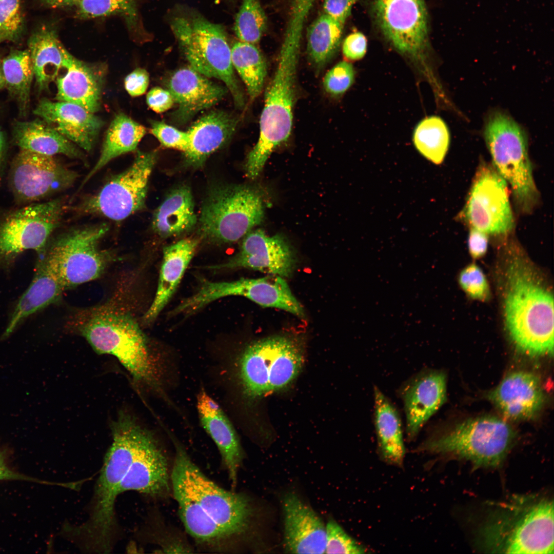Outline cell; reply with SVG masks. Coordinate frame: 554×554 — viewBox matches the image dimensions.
I'll use <instances>...</instances> for the list:
<instances>
[{"label": "cell", "mask_w": 554, "mask_h": 554, "mask_svg": "<svg viewBox=\"0 0 554 554\" xmlns=\"http://www.w3.org/2000/svg\"><path fill=\"white\" fill-rule=\"evenodd\" d=\"M238 123L234 116L222 111L210 112L199 118L187 131L189 143L184 152L187 162L193 166L201 165L230 139Z\"/></svg>", "instance_id": "30"}, {"label": "cell", "mask_w": 554, "mask_h": 554, "mask_svg": "<svg viewBox=\"0 0 554 554\" xmlns=\"http://www.w3.org/2000/svg\"><path fill=\"white\" fill-rule=\"evenodd\" d=\"M7 143L3 131L0 129V182L6 166Z\"/></svg>", "instance_id": "56"}, {"label": "cell", "mask_w": 554, "mask_h": 554, "mask_svg": "<svg viewBox=\"0 0 554 554\" xmlns=\"http://www.w3.org/2000/svg\"><path fill=\"white\" fill-rule=\"evenodd\" d=\"M511 263L504 303L509 335L528 355H553V295L523 260L516 258Z\"/></svg>", "instance_id": "3"}, {"label": "cell", "mask_w": 554, "mask_h": 554, "mask_svg": "<svg viewBox=\"0 0 554 554\" xmlns=\"http://www.w3.org/2000/svg\"><path fill=\"white\" fill-rule=\"evenodd\" d=\"M172 488L181 520L194 540L210 549L229 548L232 538L208 516L200 504L180 488Z\"/></svg>", "instance_id": "34"}, {"label": "cell", "mask_w": 554, "mask_h": 554, "mask_svg": "<svg viewBox=\"0 0 554 554\" xmlns=\"http://www.w3.org/2000/svg\"><path fill=\"white\" fill-rule=\"evenodd\" d=\"M516 438L505 420L493 416L467 420L451 429L430 435L421 450L454 456L477 467L493 468L503 463Z\"/></svg>", "instance_id": "8"}, {"label": "cell", "mask_w": 554, "mask_h": 554, "mask_svg": "<svg viewBox=\"0 0 554 554\" xmlns=\"http://www.w3.org/2000/svg\"><path fill=\"white\" fill-rule=\"evenodd\" d=\"M373 398L374 425L380 456L388 464L401 466L405 449L400 413L377 386H374Z\"/></svg>", "instance_id": "33"}, {"label": "cell", "mask_w": 554, "mask_h": 554, "mask_svg": "<svg viewBox=\"0 0 554 554\" xmlns=\"http://www.w3.org/2000/svg\"><path fill=\"white\" fill-rule=\"evenodd\" d=\"M6 87L16 103L19 115L25 117L29 110L31 89L34 75L27 49L11 50L2 60Z\"/></svg>", "instance_id": "37"}, {"label": "cell", "mask_w": 554, "mask_h": 554, "mask_svg": "<svg viewBox=\"0 0 554 554\" xmlns=\"http://www.w3.org/2000/svg\"><path fill=\"white\" fill-rule=\"evenodd\" d=\"M7 456L6 450L0 446V481L19 480L40 483H46L12 469L8 464Z\"/></svg>", "instance_id": "54"}, {"label": "cell", "mask_w": 554, "mask_h": 554, "mask_svg": "<svg viewBox=\"0 0 554 554\" xmlns=\"http://www.w3.org/2000/svg\"><path fill=\"white\" fill-rule=\"evenodd\" d=\"M5 41H6L5 38L3 36L0 35V44Z\"/></svg>", "instance_id": "58"}, {"label": "cell", "mask_w": 554, "mask_h": 554, "mask_svg": "<svg viewBox=\"0 0 554 554\" xmlns=\"http://www.w3.org/2000/svg\"><path fill=\"white\" fill-rule=\"evenodd\" d=\"M76 16L81 19L119 15L133 33L141 31L136 0H81L75 7Z\"/></svg>", "instance_id": "41"}, {"label": "cell", "mask_w": 554, "mask_h": 554, "mask_svg": "<svg viewBox=\"0 0 554 554\" xmlns=\"http://www.w3.org/2000/svg\"><path fill=\"white\" fill-rule=\"evenodd\" d=\"M77 176L53 156L19 150L11 164L9 185L17 203L30 204L69 187Z\"/></svg>", "instance_id": "18"}, {"label": "cell", "mask_w": 554, "mask_h": 554, "mask_svg": "<svg viewBox=\"0 0 554 554\" xmlns=\"http://www.w3.org/2000/svg\"><path fill=\"white\" fill-rule=\"evenodd\" d=\"M196 407L202 426L216 445L229 479L234 486L243 459L238 434L221 406L203 389L197 394Z\"/></svg>", "instance_id": "28"}, {"label": "cell", "mask_w": 554, "mask_h": 554, "mask_svg": "<svg viewBox=\"0 0 554 554\" xmlns=\"http://www.w3.org/2000/svg\"><path fill=\"white\" fill-rule=\"evenodd\" d=\"M81 0H40L45 6L52 8H63L75 6Z\"/></svg>", "instance_id": "55"}, {"label": "cell", "mask_w": 554, "mask_h": 554, "mask_svg": "<svg viewBox=\"0 0 554 554\" xmlns=\"http://www.w3.org/2000/svg\"><path fill=\"white\" fill-rule=\"evenodd\" d=\"M459 284L470 297L479 300H486L489 295L487 281L481 269L470 264L460 272Z\"/></svg>", "instance_id": "47"}, {"label": "cell", "mask_w": 554, "mask_h": 554, "mask_svg": "<svg viewBox=\"0 0 554 554\" xmlns=\"http://www.w3.org/2000/svg\"><path fill=\"white\" fill-rule=\"evenodd\" d=\"M484 136L492 165L510 185L517 209L529 213L538 205L539 193L525 131L504 112L494 111L486 120Z\"/></svg>", "instance_id": "5"}, {"label": "cell", "mask_w": 554, "mask_h": 554, "mask_svg": "<svg viewBox=\"0 0 554 554\" xmlns=\"http://www.w3.org/2000/svg\"><path fill=\"white\" fill-rule=\"evenodd\" d=\"M267 22L259 0H243L235 16L234 33L239 41L255 45L266 29Z\"/></svg>", "instance_id": "42"}, {"label": "cell", "mask_w": 554, "mask_h": 554, "mask_svg": "<svg viewBox=\"0 0 554 554\" xmlns=\"http://www.w3.org/2000/svg\"><path fill=\"white\" fill-rule=\"evenodd\" d=\"M488 243L487 234L474 228L470 227L468 247L472 257L477 259L483 256L487 251Z\"/></svg>", "instance_id": "53"}, {"label": "cell", "mask_w": 554, "mask_h": 554, "mask_svg": "<svg viewBox=\"0 0 554 554\" xmlns=\"http://www.w3.org/2000/svg\"><path fill=\"white\" fill-rule=\"evenodd\" d=\"M264 216L263 197L258 190L243 185L219 186L203 204L200 229L212 241L232 243L260 224Z\"/></svg>", "instance_id": "11"}, {"label": "cell", "mask_w": 554, "mask_h": 554, "mask_svg": "<svg viewBox=\"0 0 554 554\" xmlns=\"http://www.w3.org/2000/svg\"><path fill=\"white\" fill-rule=\"evenodd\" d=\"M60 199L32 203L11 210L0 218V266L8 264L25 251L43 253L62 219Z\"/></svg>", "instance_id": "13"}, {"label": "cell", "mask_w": 554, "mask_h": 554, "mask_svg": "<svg viewBox=\"0 0 554 554\" xmlns=\"http://www.w3.org/2000/svg\"><path fill=\"white\" fill-rule=\"evenodd\" d=\"M398 393L404 405L407 438L412 440L446 401V374L434 369L421 370L404 382Z\"/></svg>", "instance_id": "21"}, {"label": "cell", "mask_w": 554, "mask_h": 554, "mask_svg": "<svg viewBox=\"0 0 554 554\" xmlns=\"http://www.w3.org/2000/svg\"><path fill=\"white\" fill-rule=\"evenodd\" d=\"M198 243L196 239H185L164 248L157 288L153 302L144 315L145 323L153 322L167 305L191 261Z\"/></svg>", "instance_id": "31"}, {"label": "cell", "mask_w": 554, "mask_h": 554, "mask_svg": "<svg viewBox=\"0 0 554 554\" xmlns=\"http://www.w3.org/2000/svg\"><path fill=\"white\" fill-rule=\"evenodd\" d=\"M197 221L192 193L187 187L172 191L155 210L153 230L162 237L181 234L193 228Z\"/></svg>", "instance_id": "35"}, {"label": "cell", "mask_w": 554, "mask_h": 554, "mask_svg": "<svg viewBox=\"0 0 554 554\" xmlns=\"http://www.w3.org/2000/svg\"><path fill=\"white\" fill-rule=\"evenodd\" d=\"M2 60L0 59V91L5 89L6 83L3 74Z\"/></svg>", "instance_id": "57"}, {"label": "cell", "mask_w": 554, "mask_h": 554, "mask_svg": "<svg viewBox=\"0 0 554 554\" xmlns=\"http://www.w3.org/2000/svg\"><path fill=\"white\" fill-rule=\"evenodd\" d=\"M295 260L292 247L283 236H268L258 229L244 237L239 252L227 261L206 268L213 270L246 268L287 278L293 272Z\"/></svg>", "instance_id": "20"}, {"label": "cell", "mask_w": 554, "mask_h": 554, "mask_svg": "<svg viewBox=\"0 0 554 554\" xmlns=\"http://www.w3.org/2000/svg\"><path fill=\"white\" fill-rule=\"evenodd\" d=\"M27 46L36 89L39 93L47 91L58 76L69 52L60 40L57 29L53 25L39 26L30 36Z\"/></svg>", "instance_id": "29"}, {"label": "cell", "mask_w": 554, "mask_h": 554, "mask_svg": "<svg viewBox=\"0 0 554 554\" xmlns=\"http://www.w3.org/2000/svg\"><path fill=\"white\" fill-rule=\"evenodd\" d=\"M317 0H290L282 45L301 47L305 23Z\"/></svg>", "instance_id": "43"}, {"label": "cell", "mask_w": 554, "mask_h": 554, "mask_svg": "<svg viewBox=\"0 0 554 554\" xmlns=\"http://www.w3.org/2000/svg\"><path fill=\"white\" fill-rule=\"evenodd\" d=\"M326 526V553H364L366 549L351 537L334 520Z\"/></svg>", "instance_id": "45"}, {"label": "cell", "mask_w": 554, "mask_h": 554, "mask_svg": "<svg viewBox=\"0 0 554 554\" xmlns=\"http://www.w3.org/2000/svg\"><path fill=\"white\" fill-rule=\"evenodd\" d=\"M111 430L112 444L95 487L90 516L82 524L72 527L75 540L85 549L96 552H108L114 543L117 527L115 503L134 453L129 432L121 427Z\"/></svg>", "instance_id": "4"}, {"label": "cell", "mask_w": 554, "mask_h": 554, "mask_svg": "<svg viewBox=\"0 0 554 554\" xmlns=\"http://www.w3.org/2000/svg\"><path fill=\"white\" fill-rule=\"evenodd\" d=\"M171 28L189 66L208 78L222 81L235 106L242 108L244 94L234 74L231 47L222 26L196 14L174 17Z\"/></svg>", "instance_id": "7"}, {"label": "cell", "mask_w": 554, "mask_h": 554, "mask_svg": "<svg viewBox=\"0 0 554 554\" xmlns=\"http://www.w3.org/2000/svg\"><path fill=\"white\" fill-rule=\"evenodd\" d=\"M175 446L172 487L180 488L196 501L232 539L245 533L253 511L249 499L218 486L203 473L180 444Z\"/></svg>", "instance_id": "10"}, {"label": "cell", "mask_w": 554, "mask_h": 554, "mask_svg": "<svg viewBox=\"0 0 554 554\" xmlns=\"http://www.w3.org/2000/svg\"><path fill=\"white\" fill-rule=\"evenodd\" d=\"M284 544L292 553H323L326 526L315 512L293 492L283 500Z\"/></svg>", "instance_id": "23"}, {"label": "cell", "mask_w": 554, "mask_h": 554, "mask_svg": "<svg viewBox=\"0 0 554 554\" xmlns=\"http://www.w3.org/2000/svg\"><path fill=\"white\" fill-rule=\"evenodd\" d=\"M146 133L143 125L125 114L116 115L107 130L100 156L81 186L113 159L135 151Z\"/></svg>", "instance_id": "36"}, {"label": "cell", "mask_w": 554, "mask_h": 554, "mask_svg": "<svg viewBox=\"0 0 554 554\" xmlns=\"http://www.w3.org/2000/svg\"><path fill=\"white\" fill-rule=\"evenodd\" d=\"M299 54V51L280 49L276 71L265 91L259 137L245 165L250 179L260 174L271 153L291 134Z\"/></svg>", "instance_id": "6"}, {"label": "cell", "mask_w": 554, "mask_h": 554, "mask_svg": "<svg viewBox=\"0 0 554 554\" xmlns=\"http://www.w3.org/2000/svg\"><path fill=\"white\" fill-rule=\"evenodd\" d=\"M479 529L478 543L492 553H553V503L549 498L513 497L496 504Z\"/></svg>", "instance_id": "2"}, {"label": "cell", "mask_w": 554, "mask_h": 554, "mask_svg": "<svg viewBox=\"0 0 554 554\" xmlns=\"http://www.w3.org/2000/svg\"><path fill=\"white\" fill-rule=\"evenodd\" d=\"M151 133L164 147L173 148L185 152L188 147L187 132H184L164 122L153 121L151 124Z\"/></svg>", "instance_id": "48"}, {"label": "cell", "mask_w": 554, "mask_h": 554, "mask_svg": "<svg viewBox=\"0 0 554 554\" xmlns=\"http://www.w3.org/2000/svg\"><path fill=\"white\" fill-rule=\"evenodd\" d=\"M171 479L166 458L156 439L137 422L132 461L120 483L118 493L128 491L153 497L170 492Z\"/></svg>", "instance_id": "19"}, {"label": "cell", "mask_w": 554, "mask_h": 554, "mask_svg": "<svg viewBox=\"0 0 554 554\" xmlns=\"http://www.w3.org/2000/svg\"><path fill=\"white\" fill-rule=\"evenodd\" d=\"M12 136L19 150L50 156L62 154L74 159L84 157L76 145L39 117L15 121Z\"/></svg>", "instance_id": "32"}, {"label": "cell", "mask_w": 554, "mask_h": 554, "mask_svg": "<svg viewBox=\"0 0 554 554\" xmlns=\"http://www.w3.org/2000/svg\"><path fill=\"white\" fill-rule=\"evenodd\" d=\"M354 80L352 65L344 61L339 62L326 73L323 85L328 93L338 96L344 93L352 85Z\"/></svg>", "instance_id": "46"}, {"label": "cell", "mask_w": 554, "mask_h": 554, "mask_svg": "<svg viewBox=\"0 0 554 554\" xmlns=\"http://www.w3.org/2000/svg\"><path fill=\"white\" fill-rule=\"evenodd\" d=\"M488 398L505 418L525 420L532 418L541 410L545 394L536 375L518 371L505 377L489 393Z\"/></svg>", "instance_id": "25"}, {"label": "cell", "mask_w": 554, "mask_h": 554, "mask_svg": "<svg viewBox=\"0 0 554 554\" xmlns=\"http://www.w3.org/2000/svg\"><path fill=\"white\" fill-rule=\"evenodd\" d=\"M55 80L56 101L72 103L95 113L100 109L105 72L102 65L81 61L69 53Z\"/></svg>", "instance_id": "27"}, {"label": "cell", "mask_w": 554, "mask_h": 554, "mask_svg": "<svg viewBox=\"0 0 554 554\" xmlns=\"http://www.w3.org/2000/svg\"><path fill=\"white\" fill-rule=\"evenodd\" d=\"M156 158V151H138L132 165L84 201L81 210L120 221L140 210L145 201Z\"/></svg>", "instance_id": "17"}, {"label": "cell", "mask_w": 554, "mask_h": 554, "mask_svg": "<svg viewBox=\"0 0 554 554\" xmlns=\"http://www.w3.org/2000/svg\"><path fill=\"white\" fill-rule=\"evenodd\" d=\"M167 87L178 105L173 116L179 124L185 123L199 112L215 105L226 92L191 66L174 71L168 78Z\"/></svg>", "instance_id": "26"}, {"label": "cell", "mask_w": 554, "mask_h": 554, "mask_svg": "<svg viewBox=\"0 0 554 554\" xmlns=\"http://www.w3.org/2000/svg\"><path fill=\"white\" fill-rule=\"evenodd\" d=\"M507 183L493 165L481 163L474 177L461 217L469 226L487 234L505 235L515 221Z\"/></svg>", "instance_id": "16"}, {"label": "cell", "mask_w": 554, "mask_h": 554, "mask_svg": "<svg viewBox=\"0 0 554 554\" xmlns=\"http://www.w3.org/2000/svg\"><path fill=\"white\" fill-rule=\"evenodd\" d=\"M375 28L399 53L424 61L429 50L428 13L425 0H367Z\"/></svg>", "instance_id": "12"}, {"label": "cell", "mask_w": 554, "mask_h": 554, "mask_svg": "<svg viewBox=\"0 0 554 554\" xmlns=\"http://www.w3.org/2000/svg\"><path fill=\"white\" fill-rule=\"evenodd\" d=\"M303 362L301 345L291 338L271 337L251 343L238 362L244 394L255 399L286 388L299 374Z\"/></svg>", "instance_id": "9"}, {"label": "cell", "mask_w": 554, "mask_h": 554, "mask_svg": "<svg viewBox=\"0 0 554 554\" xmlns=\"http://www.w3.org/2000/svg\"><path fill=\"white\" fill-rule=\"evenodd\" d=\"M108 230L106 224L74 229L46 246L57 262L66 289L98 278L112 262L111 253L99 247Z\"/></svg>", "instance_id": "14"}, {"label": "cell", "mask_w": 554, "mask_h": 554, "mask_svg": "<svg viewBox=\"0 0 554 554\" xmlns=\"http://www.w3.org/2000/svg\"><path fill=\"white\" fill-rule=\"evenodd\" d=\"M344 26L324 13L309 27L307 54L316 70L324 67L336 53L341 42Z\"/></svg>", "instance_id": "38"}, {"label": "cell", "mask_w": 554, "mask_h": 554, "mask_svg": "<svg viewBox=\"0 0 554 554\" xmlns=\"http://www.w3.org/2000/svg\"><path fill=\"white\" fill-rule=\"evenodd\" d=\"M413 141L423 156L435 164H440L449 148V131L445 122L440 117H427L416 126Z\"/></svg>", "instance_id": "40"}, {"label": "cell", "mask_w": 554, "mask_h": 554, "mask_svg": "<svg viewBox=\"0 0 554 554\" xmlns=\"http://www.w3.org/2000/svg\"><path fill=\"white\" fill-rule=\"evenodd\" d=\"M72 324L96 352L115 357L135 382L165 397L146 338L124 306L110 301L82 310Z\"/></svg>", "instance_id": "1"}, {"label": "cell", "mask_w": 554, "mask_h": 554, "mask_svg": "<svg viewBox=\"0 0 554 554\" xmlns=\"http://www.w3.org/2000/svg\"><path fill=\"white\" fill-rule=\"evenodd\" d=\"M231 58L250 98L255 99L262 91L267 74L265 58L254 44L240 41L231 46Z\"/></svg>", "instance_id": "39"}, {"label": "cell", "mask_w": 554, "mask_h": 554, "mask_svg": "<svg viewBox=\"0 0 554 554\" xmlns=\"http://www.w3.org/2000/svg\"><path fill=\"white\" fill-rule=\"evenodd\" d=\"M33 113L85 151L95 143L103 121L84 108L70 102L41 98Z\"/></svg>", "instance_id": "22"}, {"label": "cell", "mask_w": 554, "mask_h": 554, "mask_svg": "<svg viewBox=\"0 0 554 554\" xmlns=\"http://www.w3.org/2000/svg\"><path fill=\"white\" fill-rule=\"evenodd\" d=\"M357 0H324V13L344 25Z\"/></svg>", "instance_id": "51"}, {"label": "cell", "mask_w": 554, "mask_h": 554, "mask_svg": "<svg viewBox=\"0 0 554 554\" xmlns=\"http://www.w3.org/2000/svg\"><path fill=\"white\" fill-rule=\"evenodd\" d=\"M232 295L244 296L264 307L278 308L300 317L304 316L303 307L286 281L275 275L229 282L201 279L197 291L183 300L180 308L190 314L219 299Z\"/></svg>", "instance_id": "15"}, {"label": "cell", "mask_w": 554, "mask_h": 554, "mask_svg": "<svg viewBox=\"0 0 554 554\" xmlns=\"http://www.w3.org/2000/svg\"><path fill=\"white\" fill-rule=\"evenodd\" d=\"M367 39L360 32L349 34L344 40L342 51L344 56L350 60H358L365 55L367 50Z\"/></svg>", "instance_id": "49"}, {"label": "cell", "mask_w": 554, "mask_h": 554, "mask_svg": "<svg viewBox=\"0 0 554 554\" xmlns=\"http://www.w3.org/2000/svg\"><path fill=\"white\" fill-rule=\"evenodd\" d=\"M24 29L21 0H0V35L6 41L16 42Z\"/></svg>", "instance_id": "44"}, {"label": "cell", "mask_w": 554, "mask_h": 554, "mask_svg": "<svg viewBox=\"0 0 554 554\" xmlns=\"http://www.w3.org/2000/svg\"><path fill=\"white\" fill-rule=\"evenodd\" d=\"M146 102L148 106L157 113L169 110L174 103L170 92L159 87L153 88L148 92Z\"/></svg>", "instance_id": "52"}, {"label": "cell", "mask_w": 554, "mask_h": 554, "mask_svg": "<svg viewBox=\"0 0 554 554\" xmlns=\"http://www.w3.org/2000/svg\"><path fill=\"white\" fill-rule=\"evenodd\" d=\"M39 255L33 280L17 302L2 336L4 339L27 318L56 302L66 290L54 255L46 248Z\"/></svg>", "instance_id": "24"}, {"label": "cell", "mask_w": 554, "mask_h": 554, "mask_svg": "<svg viewBox=\"0 0 554 554\" xmlns=\"http://www.w3.org/2000/svg\"><path fill=\"white\" fill-rule=\"evenodd\" d=\"M149 82V74L141 68H137L130 73L124 80L125 88L129 95L135 97L146 91Z\"/></svg>", "instance_id": "50"}]
</instances>
